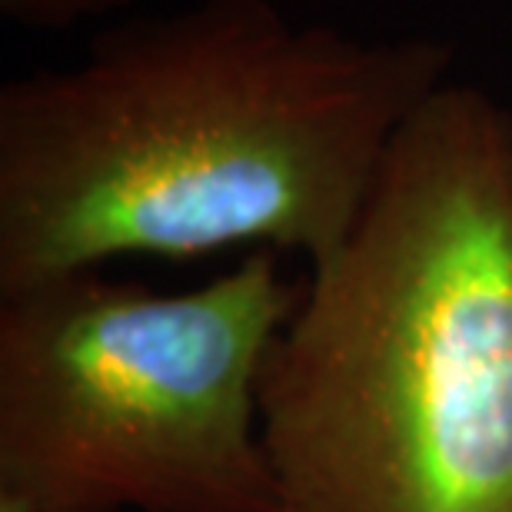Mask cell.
Here are the masks:
<instances>
[{"label": "cell", "instance_id": "obj_1", "mask_svg": "<svg viewBox=\"0 0 512 512\" xmlns=\"http://www.w3.org/2000/svg\"><path fill=\"white\" fill-rule=\"evenodd\" d=\"M453 44L200 0L0 87V293L117 256L233 247L330 263Z\"/></svg>", "mask_w": 512, "mask_h": 512}, {"label": "cell", "instance_id": "obj_2", "mask_svg": "<svg viewBox=\"0 0 512 512\" xmlns=\"http://www.w3.org/2000/svg\"><path fill=\"white\" fill-rule=\"evenodd\" d=\"M276 512H512V114L443 84L260 380Z\"/></svg>", "mask_w": 512, "mask_h": 512}, {"label": "cell", "instance_id": "obj_3", "mask_svg": "<svg viewBox=\"0 0 512 512\" xmlns=\"http://www.w3.org/2000/svg\"><path fill=\"white\" fill-rule=\"evenodd\" d=\"M273 250L180 293H0V493L27 512H276L260 380L300 303Z\"/></svg>", "mask_w": 512, "mask_h": 512}, {"label": "cell", "instance_id": "obj_4", "mask_svg": "<svg viewBox=\"0 0 512 512\" xmlns=\"http://www.w3.org/2000/svg\"><path fill=\"white\" fill-rule=\"evenodd\" d=\"M137 0H0V14L24 30H57L80 27L84 20H104L127 10Z\"/></svg>", "mask_w": 512, "mask_h": 512}, {"label": "cell", "instance_id": "obj_5", "mask_svg": "<svg viewBox=\"0 0 512 512\" xmlns=\"http://www.w3.org/2000/svg\"><path fill=\"white\" fill-rule=\"evenodd\" d=\"M0 512H27V509H24V503H17L14 496L0 493Z\"/></svg>", "mask_w": 512, "mask_h": 512}]
</instances>
